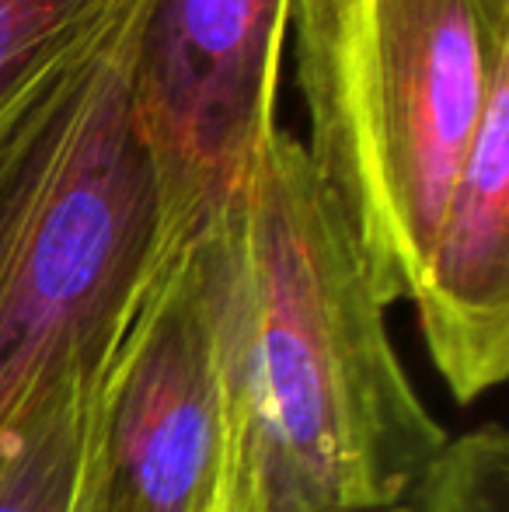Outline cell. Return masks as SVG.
<instances>
[{"instance_id": "ba28073f", "label": "cell", "mask_w": 509, "mask_h": 512, "mask_svg": "<svg viewBox=\"0 0 509 512\" xmlns=\"http://www.w3.org/2000/svg\"><path fill=\"white\" fill-rule=\"evenodd\" d=\"M123 0H0V105L81 46Z\"/></svg>"}, {"instance_id": "277c9868", "label": "cell", "mask_w": 509, "mask_h": 512, "mask_svg": "<svg viewBox=\"0 0 509 512\" xmlns=\"http://www.w3.org/2000/svg\"><path fill=\"white\" fill-rule=\"evenodd\" d=\"M224 206L164 248L98 377L70 512H206L213 502L241 349Z\"/></svg>"}, {"instance_id": "3957f363", "label": "cell", "mask_w": 509, "mask_h": 512, "mask_svg": "<svg viewBox=\"0 0 509 512\" xmlns=\"http://www.w3.org/2000/svg\"><path fill=\"white\" fill-rule=\"evenodd\" d=\"M290 32L307 161L377 300H408L509 74V0H290Z\"/></svg>"}, {"instance_id": "7a4b0ae2", "label": "cell", "mask_w": 509, "mask_h": 512, "mask_svg": "<svg viewBox=\"0 0 509 512\" xmlns=\"http://www.w3.org/2000/svg\"><path fill=\"white\" fill-rule=\"evenodd\" d=\"M154 0L0 105V436L67 384H98L168 234L136 122V60Z\"/></svg>"}, {"instance_id": "5b68a950", "label": "cell", "mask_w": 509, "mask_h": 512, "mask_svg": "<svg viewBox=\"0 0 509 512\" xmlns=\"http://www.w3.org/2000/svg\"><path fill=\"white\" fill-rule=\"evenodd\" d=\"M290 0H154L136 60V122L168 244L224 206L279 129Z\"/></svg>"}, {"instance_id": "8fae6325", "label": "cell", "mask_w": 509, "mask_h": 512, "mask_svg": "<svg viewBox=\"0 0 509 512\" xmlns=\"http://www.w3.org/2000/svg\"><path fill=\"white\" fill-rule=\"evenodd\" d=\"M384 512H405V509H401V506H394V509H384Z\"/></svg>"}, {"instance_id": "30bf717a", "label": "cell", "mask_w": 509, "mask_h": 512, "mask_svg": "<svg viewBox=\"0 0 509 512\" xmlns=\"http://www.w3.org/2000/svg\"><path fill=\"white\" fill-rule=\"evenodd\" d=\"M206 512H262V457H258V415L245 363V331H241L238 370H234L231 387V425H227L224 471H220V485Z\"/></svg>"}, {"instance_id": "52a82bcc", "label": "cell", "mask_w": 509, "mask_h": 512, "mask_svg": "<svg viewBox=\"0 0 509 512\" xmlns=\"http://www.w3.org/2000/svg\"><path fill=\"white\" fill-rule=\"evenodd\" d=\"M95 384H67L0 436V512H70Z\"/></svg>"}, {"instance_id": "6da1fadb", "label": "cell", "mask_w": 509, "mask_h": 512, "mask_svg": "<svg viewBox=\"0 0 509 512\" xmlns=\"http://www.w3.org/2000/svg\"><path fill=\"white\" fill-rule=\"evenodd\" d=\"M262 512H384L447 443L384 324L346 216L279 126L227 199Z\"/></svg>"}, {"instance_id": "9c48e42d", "label": "cell", "mask_w": 509, "mask_h": 512, "mask_svg": "<svg viewBox=\"0 0 509 512\" xmlns=\"http://www.w3.org/2000/svg\"><path fill=\"white\" fill-rule=\"evenodd\" d=\"M405 512H509V436L489 422L440 446L401 502Z\"/></svg>"}, {"instance_id": "8992f818", "label": "cell", "mask_w": 509, "mask_h": 512, "mask_svg": "<svg viewBox=\"0 0 509 512\" xmlns=\"http://www.w3.org/2000/svg\"><path fill=\"white\" fill-rule=\"evenodd\" d=\"M436 373L461 405L509 373V74L492 84L412 297Z\"/></svg>"}]
</instances>
